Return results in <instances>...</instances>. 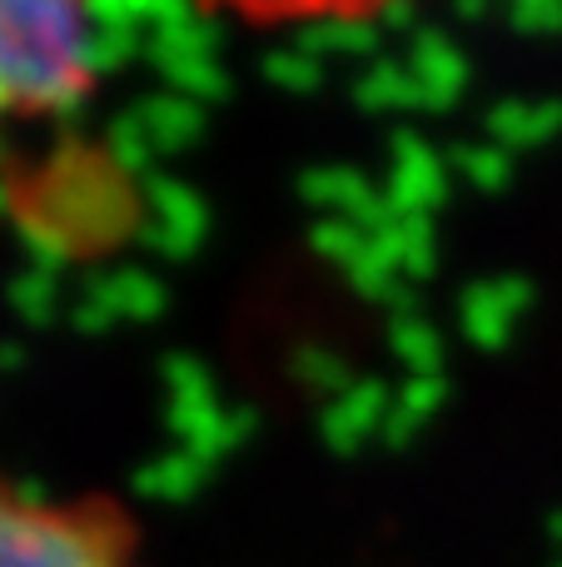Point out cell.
<instances>
[{"instance_id": "7a4b0ae2", "label": "cell", "mask_w": 562, "mask_h": 567, "mask_svg": "<svg viewBox=\"0 0 562 567\" xmlns=\"http://www.w3.org/2000/svg\"><path fill=\"white\" fill-rule=\"evenodd\" d=\"M0 567H149L145 523L119 493L0 468Z\"/></svg>"}, {"instance_id": "3957f363", "label": "cell", "mask_w": 562, "mask_h": 567, "mask_svg": "<svg viewBox=\"0 0 562 567\" xmlns=\"http://www.w3.org/2000/svg\"><path fill=\"white\" fill-rule=\"evenodd\" d=\"M179 16L205 25L269 30V35H368L374 25L404 20L418 0H169Z\"/></svg>"}, {"instance_id": "6da1fadb", "label": "cell", "mask_w": 562, "mask_h": 567, "mask_svg": "<svg viewBox=\"0 0 562 567\" xmlns=\"http://www.w3.org/2000/svg\"><path fill=\"white\" fill-rule=\"evenodd\" d=\"M105 70V0H0V145L60 130Z\"/></svg>"}]
</instances>
